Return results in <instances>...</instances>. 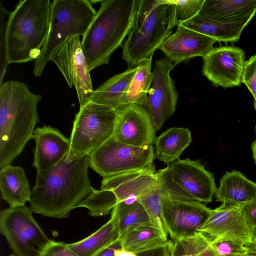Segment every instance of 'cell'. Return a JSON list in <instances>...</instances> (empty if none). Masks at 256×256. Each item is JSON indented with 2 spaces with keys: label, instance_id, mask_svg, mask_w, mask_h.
Returning <instances> with one entry per match:
<instances>
[{
  "label": "cell",
  "instance_id": "13",
  "mask_svg": "<svg viewBox=\"0 0 256 256\" xmlns=\"http://www.w3.org/2000/svg\"><path fill=\"white\" fill-rule=\"evenodd\" d=\"M212 209L202 202L180 200L166 196L162 212L168 234L173 240L185 238L198 232L208 218Z\"/></svg>",
  "mask_w": 256,
  "mask_h": 256
},
{
  "label": "cell",
  "instance_id": "31",
  "mask_svg": "<svg viewBox=\"0 0 256 256\" xmlns=\"http://www.w3.org/2000/svg\"><path fill=\"white\" fill-rule=\"evenodd\" d=\"M169 4L168 27L172 30L175 26L198 15L204 0H166Z\"/></svg>",
  "mask_w": 256,
  "mask_h": 256
},
{
  "label": "cell",
  "instance_id": "24",
  "mask_svg": "<svg viewBox=\"0 0 256 256\" xmlns=\"http://www.w3.org/2000/svg\"><path fill=\"white\" fill-rule=\"evenodd\" d=\"M180 25L215 39L219 42H234L238 40L246 26L212 20L196 15Z\"/></svg>",
  "mask_w": 256,
  "mask_h": 256
},
{
  "label": "cell",
  "instance_id": "3",
  "mask_svg": "<svg viewBox=\"0 0 256 256\" xmlns=\"http://www.w3.org/2000/svg\"><path fill=\"white\" fill-rule=\"evenodd\" d=\"M140 0H102L81 44L90 71L108 64L130 34Z\"/></svg>",
  "mask_w": 256,
  "mask_h": 256
},
{
  "label": "cell",
  "instance_id": "29",
  "mask_svg": "<svg viewBox=\"0 0 256 256\" xmlns=\"http://www.w3.org/2000/svg\"><path fill=\"white\" fill-rule=\"evenodd\" d=\"M111 218L114 222L120 238L132 228L150 222L143 206L138 200L118 202L113 208Z\"/></svg>",
  "mask_w": 256,
  "mask_h": 256
},
{
  "label": "cell",
  "instance_id": "21",
  "mask_svg": "<svg viewBox=\"0 0 256 256\" xmlns=\"http://www.w3.org/2000/svg\"><path fill=\"white\" fill-rule=\"evenodd\" d=\"M121 248L138 255L164 248L168 244V236L151 222L136 226L120 238Z\"/></svg>",
  "mask_w": 256,
  "mask_h": 256
},
{
  "label": "cell",
  "instance_id": "28",
  "mask_svg": "<svg viewBox=\"0 0 256 256\" xmlns=\"http://www.w3.org/2000/svg\"><path fill=\"white\" fill-rule=\"evenodd\" d=\"M152 58L144 59L138 65L137 70L120 101L121 108L130 104L146 106L148 92L153 80L151 72Z\"/></svg>",
  "mask_w": 256,
  "mask_h": 256
},
{
  "label": "cell",
  "instance_id": "22",
  "mask_svg": "<svg viewBox=\"0 0 256 256\" xmlns=\"http://www.w3.org/2000/svg\"><path fill=\"white\" fill-rule=\"evenodd\" d=\"M256 194V183L248 180L240 172H226L220 180L215 192L216 201L243 206Z\"/></svg>",
  "mask_w": 256,
  "mask_h": 256
},
{
  "label": "cell",
  "instance_id": "42",
  "mask_svg": "<svg viewBox=\"0 0 256 256\" xmlns=\"http://www.w3.org/2000/svg\"><path fill=\"white\" fill-rule=\"evenodd\" d=\"M253 158L256 164V142L254 141L252 144Z\"/></svg>",
  "mask_w": 256,
  "mask_h": 256
},
{
  "label": "cell",
  "instance_id": "27",
  "mask_svg": "<svg viewBox=\"0 0 256 256\" xmlns=\"http://www.w3.org/2000/svg\"><path fill=\"white\" fill-rule=\"evenodd\" d=\"M120 240L114 220L108 222L88 237L68 244V247L78 256H94Z\"/></svg>",
  "mask_w": 256,
  "mask_h": 256
},
{
  "label": "cell",
  "instance_id": "14",
  "mask_svg": "<svg viewBox=\"0 0 256 256\" xmlns=\"http://www.w3.org/2000/svg\"><path fill=\"white\" fill-rule=\"evenodd\" d=\"M171 180L190 200L208 204L216 190L213 175L198 160L178 159L168 165Z\"/></svg>",
  "mask_w": 256,
  "mask_h": 256
},
{
  "label": "cell",
  "instance_id": "11",
  "mask_svg": "<svg viewBox=\"0 0 256 256\" xmlns=\"http://www.w3.org/2000/svg\"><path fill=\"white\" fill-rule=\"evenodd\" d=\"M166 58L155 62L153 80L145 107L156 131L159 130L174 112L178 100V92L170 76L175 67Z\"/></svg>",
  "mask_w": 256,
  "mask_h": 256
},
{
  "label": "cell",
  "instance_id": "5",
  "mask_svg": "<svg viewBox=\"0 0 256 256\" xmlns=\"http://www.w3.org/2000/svg\"><path fill=\"white\" fill-rule=\"evenodd\" d=\"M169 8L166 0H140L134 26L122 46V58L128 68L152 58L172 34L168 27Z\"/></svg>",
  "mask_w": 256,
  "mask_h": 256
},
{
  "label": "cell",
  "instance_id": "18",
  "mask_svg": "<svg viewBox=\"0 0 256 256\" xmlns=\"http://www.w3.org/2000/svg\"><path fill=\"white\" fill-rule=\"evenodd\" d=\"M216 42L212 38L179 25L159 49L166 59L176 66L193 58L204 57L213 49Z\"/></svg>",
  "mask_w": 256,
  "mask_h": 256
},
{
  "label": "cell",
  "instance_id": "32",
  "mask_svg": "<svg viewBox=\"0 0 256 256\" xmlns=\"http://www.w3.org/2000/svg\"><path fill=\"white\" fill-rule=\"evenodd\" d=\"M211 241L208 237L198 232L185 238L168 240L166 248L170 256H195Z\"/></svg>",
  "mask_w": 256,
  "mask_h": 256
},
{
  "label": "cell",
  "instance_id": "44",
  "mask_svg": "<svg viewBox=\"0 0 256 256\" xmlns=\"http://www.w3.org/2000/svg\"><path fill=\"white\" fill-rule=\"evenodd\" d=\"M163 254H162V256H170L168 251L166 250V248H164L163 250Z\"/></svg>",
  "mask_w": 256,
  "mask_h": 256
},
{
  "label": "cell",
  "instance_id": "37",
  "mask_svg": "<svg viewBox=\"0 0 256 256\" xmlns=\"http://www.w3.org/2000/svg\"><path fill=\"white\" fill-rule=\"evenodd\" d=\"M242 210L251 230L256 226V194L250 202L242 206Z\"/></svg>",
  "mask_w": 256,
  "mask_h": 256
},
{
  "label": "cell",
  "instance_id": "10",
  "mask_svg": "<svg viewBox=\"0 0 256 256\" xmlns=\"http://www.w3.org/2000/svg\"><path fill=\"white\" fill-rule=\"evenodd\" d=\"M50 60L57 66L69 86L76 88L80 107L90 102L94 90L80 36L70 38L59 45Z\"/></svg>",
  "mask_w": 256,
  "mask_h": 256
},
{
  "label": "cell",
  "instance_id": "39",
  "mask_svg": "<svg viewBox=\"0 0 256 256\" xmlns=\"http://www.w3.org/2000/svg\"><path fill=\"white\" fill-rule=\"evenodd\" d=\"M195 256H220L217 252L212 242L201 250Z\"/></svg>",
  "mask_w": 256,
  "mask_h": 256
},
{
  "label": "cell",
  "instance_id": "34",
  "mask_svg": "<svg viewBox=\"0 0 256 256\" xmlns=\"http://www.w3.org/2000/svg\"><path fill=\"white\" fill-rule=\"evenodd\" d=\"M212 244L220 256H243L246 252V245L240 242L222 240Z\"/></svg>",
  "mask_w": 256,
  "mask_h": 256
},
{
  "label": "cell",
  "instance_id": "12",
  "mask_svg": "<svg viewBox=\"0 0 256 256\" xmlns=\"http://www.w3.org/2000/svg\"><path fill=\"white\" fill-rule=\"evenodd\" d=\"M202 59V74L214 86L226 88L241 84L246 60L240 48H214Z\"/></svg>",
  "mask_w": 256,
  "mask_h": 256
},
{
  "label": "cell",
  "instance_id": "43",
  "mask_svg": "<svg viewBox=\"0 0 256 256\" xmlns=\"http://www.w3.org/2000/svg\"><path fill=\"white\" fill-rule=\"evenodd\" d=\"M251 232L252 240L256 241V226L252 228Z\"/></svg>",
  "mask_w": 256,
  "mask_h": 256
},
{
  "label": "cell",
  "instance_id": "2",
  "mask_svg": "<svg viewBox=\"0 0 256 256\" xmlns=\"http://www.w3.org/2000/svg\"><path fill=\"white\" fill-rule=\"evenodd\" d=\"M42 98L22 82L8 80L0 84V168L11 165L32 138Z\"/></svg>",
  "mask_w": 256,
  "mask_h": 256
},
{
  "label": "cell",
  "instance_id": "4",
  "mask_svg": "<svg viewBox=\"0 0 256 256\" xmlns=\"http://www.w3.org/2000/svg\"><path fill=\"white\" fill-rule=\"evenodd\" d=\"M52 2L20 0L10 12L6 30L8 64L36 60L47 38Z\"/></svg>",
  "mask_w": 256,
  "mask_h": 256
},
{
  "label": "cell",
  "instance_id": "17",
  "mask_svg": "<svg viewBox=\"0 0 256 256\" xmlns=\"http://www.w3.org/2000/svg\"><path fill=\"white\" fill-rule=\"evenodd\" d=\"M160 180V170L154 165L104 178L100 189L112 192L118 203L132 202L156 190Z\"/></svg>",
  "mask_w": 256,
  "mask_h": 256
},
{
  "label": "cell",
  "instance_id": "46",
  "mask_svg": "<svg viewBox=\"0 0 256 256\" xmlns=\"http://www.w3.org/2000/svg\"><path fill=\"white\" fill-rule=\"evenodd\" d=\"M8 256H16L13 254L10 255Z\"/></svg>",
  "mask_w": 256,
  "mask_h": 256
},
{
  "label": "cell",
  "instance_id": "36",
  "mask_svg": "<svg viewBox=\"0 0 256 256\" xmlns=\"http://www.w3.org/2000/svg\"><path fill=\"white\" fill-rule=\"evenodd\" d=\"M42 256H78L68 246V244L52 240Z\"/></svg>",
  "mask_w": 256,
  "mask_h": 256
},
{
  "label": "cell",
  "instance_id": "15",
  "mask_svg": "<svg viewBox=\"0 0 256 256\" xmlns=\"http://www.w3.org/2000/svg\"><path fill=\"white\" fill-rule=\"evenodd\" d=\"M198 232L208 237L212 242L232 240L246 245L252 240L242 206L235 204L222 203L212 210L210 216Z\"/></svg>",
  "mask_w": 256,
  "mask_h": 256
},
{
  "label": "cell",
  "instance_id": "30",
  "mask_svg": "<svg viewBox=\"0 0 256 256\" xmlns=\"http://www.w3.org/2000/svg\"><path fill=\"white\" fill-rule=\"evenodd\" d=\"M117 204V199L110 190L93 188L90 194L75 208H86L90 216L96 217L108 214Z\"/></svg>",
  "mask_w": 256,
  "mask_h": 256
},
{
  "label": "cell",
  "instance_id": "6",
  "mask_svg": "<svg viewBox=\"0 0 256 256\" xmlns=\"http://www.w3.org/2000/svg\"><path fill=\"white\" fill-rule=\"evenodd\" d=\"M97 12L88 0L52 2L48 34L32 74L40 76L54 50L66 39L86 34Z\"/></svg>",
  "mask_w": 256,
  "mask_h": 256
},
{
  "label": "cell",
  "instance_id": "19",
  "mask_svg": "<svg viewBox=\"0 0 256 256\" xmlns=\"http://www.w3.org/2000/svg\"><path fill=\"white\" fill-rule=\"evenodd\" d=\"M32 166L38 171L48 170L66 156L70 148V138L57 128L44 125L36 128Z\"/></svg>",
  "mask_w": 256,
  "mask_h": 256
},
{
  "label": "cell",
  "instance_id": "9",
  "mask_svg": "<svg viewBox=\"0 0 256 256\" xmlns=\"http://www.w3.org/2000/svg\"><path fill=\"white\" fill-rule=\"evenodd\" d=\"M152 145L136 146L113 136L88 155L90 167L103 178L154 166Z\"/></svg>",
  "mask_w": 256,
  "mask_h": 256
},
{
  "label": "cell",
  "instance_id": "35",
  "mask_svg": "<svg viewBox=\"0 0 256 256\" xmlns=\"http://www.w3.org/2000/svg\"><path fill=\"white\" fill-rule=\"evenodd\" d=\"M242 82L246 84L256 102V54L245 62Z\"/></svg>",
  "mask_w": 256,
  "mask_h": 256
},
{
  "label": "cell",
  "instance_id": "45",
  "mask_svg": "<svg viewBox=\"0 0 256 256\" xmlns=\"http://www.w3.org/2000/svg\"><path fill=\"white\" fill-rule=\"evenodd\" d=\"M254 107L255 108V110H256V102H254Z\"/></svg>",
  "mask_w": 256,
  "mask_h": 256
},
{
  "label": "cell",
  "instance_id": "25",
  "mask_svg": "<svg viewBox=\"0 0 256 256\" xmlns=\"http://www.w3.org/2000/svg\"><path fill=\"white\" fill-rule=\"evenodd\" d=\"M192 140L187 128L173 127L162 132L154 141L156 156L168 165L179 159Z\"/></svg>",
  "mask_w": 256,
  "mask_h": 256
},
{
  "label": "cell",
  "instance_id": "23",
  "mask_svg": "<svg viewBox=\"0 0 256 256\" xmlns=\"http://www.w3.org/2000/svg\"><path fill=\"white\" fill-rule=\"evenodd\" d=\"M1 195L10 207L25 206L31 196L28 181L24 170L18 166H7L0 170Z\"/></svg>",
  "mask_w": 256,
  "mask_h": 256
},
{
  "label": "cell",
  "instance_id": "26",
  "mask_svg": "<svg viewBox=\"0 0 256 256\" xmlns=\"http://www.w3.org/2000/svg\"><path fill=\"white\" fill-rule=\"evenodd\" d=\"M137 69L138 66L128 68L124 72L107 80L94 90L90 101L110 106L116 110L121 108L122 98L128 90Z\"/></svg>",
  "mask_w": 256,
  "mask_h": 256
},
{
  "label": "cell",
  "instance_id": "8",
  "mask_svg": "<svg viewBox=\"0 0 256 256\" xmlns=\"http://www.w3.org/2000/svg\"><path fill=\"white\" fill-rule=\"evenodd\" d=\"M26 206L10 207L0 212V232L16 256H42L49 239Z\"/></svg>",
  "mask_w": 256,
  "mask_h": 256
},
{
  "label": "cell",
  "instance_id": "41",
  "mask_svg": "<svg viewBox=\"0 0 256 256\" xmlns=\"http://www.w3.org/2000/svg\"><path fill=\"white\" fill-rule=\"evenodd\" d=\"M114 256H138V255L132 252L120 248L116 250L114 252Z\"/></svg>",
  "mask_w": 256,
  "mask_h": 256
},
{
  "label": "cell",
  "instance_id": "38",
  "mask_svg": "<svg viewBox=\"0 0 256 256\" xmlns=\"http://www.w3.org/2000/svg\"><path fill=\"white\" fill-rule=\"evenodd\" d=\"M120 248V241L119 240L94 256H114L116 250Z\"/></svg>",
  "mask_w": 256,
  "mask_h": 256
},
{
  "label": "cell",
  "instance_id": "16",
  "mask_svg": "<svg viewBox=\"0 0 256 256\" xmlns=\"http://www.w3.org/2000/svg\"><path fill=\"white\" fill-rule=\"evenodd\" d=\"M116 112L112 136L116 140L136 146L154 144L156 131L144 106L130 104L116 110Z\"/></svg>",
  "mask_w": 256,
  "mask_h": 256
},
{
  "label": "cell",
  "instance_id": "1",
  "mask_svg": "<svg viewBox=\"0 0 256 256\" xmlns=\"http://www.w3.org/2000/svg\"><path fill=\"white\" fill-rule=\"evenodd\" d=\"M66 157L52 167L37 172L30 201L33 212L56 218H66L92 192L88 155L69 162H66Z\"/></svg>",
  "mask_w": 256,
  "mask_h": 256
},
{
  "label": "cell",
  "instance_id": "20",
  "mask_svg": "<svg viewBox=\"0 0 256 256\" xmlns=\"http://www.w3.org/2000/svg\"><path fill=\"white\" fill-rule=\"evenodd\" d=\"M256 14V0H204L198 15L246 26Z\"/></svg>",
  "mask_w": 256,
  "mask_h": 256
},
{
  "label": "cell",
  "instance_id": "40",
  "mask_svg": "<svg viewBox=\"0 0 256 256\" xmlns=\"http://www.w3.org/2000/svg\"><path fill=\"white\" fill-rule=\"evenodd\" d=\"M246 252L243 256H256V241L252 240L246 244Z\"/></svg>",
  "mask_w": 256,
  "mask_h": 256
},
{
  "label": "cell",
  "instance_id": "47",
  "mask_svg": "<svg viewBox=\"0 0 256 256\" xmlns=\"http://www.w3.org/2000/svg\"></svg>",
  "mask_w": 256,
  "mask_h": 256
},
{
  "label": "cell",
  "instance_id": "7",
  "mask_svg": "<svg viewBox=\"0 0 256 256\" xmlns=\"http://www.w3.org/2000/svg\"><path fill=\"white\" fill-rule=\"evenodd\" d=\"M116 116V110L112 108L92 101L80 107L73 122L66 162L88 155L112 137Z\"/></svg>",
  "mask_w": 256,
  "mask_h": 256
},
{
  "label": "cell",
  "instance_id": "33",
  "mask_svg": "<svg viewBox=\"0 0 256 256\" xmlns=\"http://www.w3.org/2000/svg\"><path fill=\"white\" fill-rule=\"evenodd\" d=\"M10 12L0 2V84L9 64L6 53V30Z\"/></svg>",
  "mask_w": 256,
  "mask_h": 256
}]
</instances>
